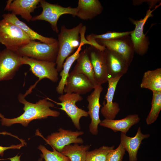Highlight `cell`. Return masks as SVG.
Segmentation results:
<instances>
[{
    "instance_id": "20",
    "label": "cell",
    "mask_w": 161,
    "mask_h": 161,
    "mask_svg": "<svg viewBox=\"0 0 161 161\" xmlns=\"http://www.w3.org/2000/svg\"><path fill=\"white\" fill-rule=\"evenodd\" d=\"M2 16L3 19L19 27L30 37L32 40H37L41 42L48 44H52L57 41V40L55 38L44 36L35 31L12 13L4 14Z\"/></svg>"
},
{
    "instance_id": "4",
    "label": "cell",
    "mask_w": 161,
    "mask_h": 161,
    "mask_svg": "<svg viewBox=\"0 0 161 161\" xmlns=\"http://www.w3.org/2000/svg\"><path fill=\"white\" fill-rule=\"evenodd\" d=\"M58 51V41L52 44L32 40L17 51L21 56L38 60L55 62Z\"/></svg>"
},
{
    "instance_id": "17",
    "label": "cell",
    "mask_w": 161,
    "mask_h": 161,
    "mask_svg": "<svg viewBox=\"0 0 161 161\" xmlns=\"http://www.w3.org/2000/svg\"><path fill=\"white\" fill-rule=\"evenodd\" d=\"M150 136L149 134H143L139 127L135 135L129 137L123 133L120 134V142L126 151L129 154V161H137V155L142 140Z\"/></svg>"
},
{
    "instance_id": "21",
    "label": "cell",
    "mask_w": 161,
    "mask_h": 161,
    "mask_svg": "<svg viewBox=\"0 0 161 161\" xmlns=\"http://www.w3.org/2000/svg\"><path fill=\"white\" fill-rule=\"evenodd\" d=\"M100 44L106 49L115 52L122 56L130 64L133 57L131 47L124 41L118 40H96Z\"/></svg>"
},
{
    "instance_id": "22",
    "label": "cell",
    "mask_w": 161,
    "mask_h": 161,
    "mask_svg": "<svg viewBox=\"0 0 161 161\" xmlns=\"http://www.w3.org/2000/svg\"><path fill=\"white\" fill-rule=\"evenodd\" d=\"M77 60V64L72 71L84 75L95 86L93 70L86 48L80 52Z\"/></svg>"
},
{
    "instance_id": "9",
    "label": "cell",
    "mask_w": 161,
    "mask_h": 161,
    "mask_svg": "<svg viewBox=\"0 0 161 161\" xmlns=\"http://www.w3.org/2000/svg\"><path fill=\"white\" fill-rule=\"evenodd\" d=\"M84 134L82 131H72L60 128L58 132L52 133L47 137L46 141L56 151L61 152L66 146L74 143L82 144L83 140L78 137Z\"/></svg>"
},
{
    "instance_id": "30",
    "label": "cell",
    "mask_w": 161,
    "mask_h": 161,
    "mask_svg": "<svg viewBox=\"0 0 161 161\" xmlns=\"http://www.w3.org/2000/svg\"><path fill=\"white\" fill-rule=\"evenodd\" d=\"M126 151L120 143L118 147L108 154L106 161H122Z\"/></svg>"
},
{
    "instance_id": "23",
    "label": "cell",
    "mask_w": 161,
    "mask_h": 161,
    "mask_svg": "<svg viewBox=\"0 0 161 161\" xmlns=\"http://www.w3.org/2000/svg\"><path fill=\"white\" fill-rule=\"evenodd\" d=\"M140 87L154 91H161V68L148 70L143 76Z\"/></svg>"
},
{
    "instance_id": "7",
    "label": "cell",
    "mask_w": 161,
    "mask_h": 161,
    "mask_svg": "<svg viewBox=\"0 0 161 161\" xmlns=\"http://www.w3.org/2000/svg\"><path fill=\"white\" fill-rule=\"evenodd\" d=\"M46 99L61 106V107L59 109L66 113L77 129H80V118L82 117L89 116L87 112L78 108L76 105L77 102L83 100L80 95L74 93H66L64 95H61L58 97V100L61 103L55 102L48 97Z\"/></svg>"
},
{
    "instance_id": "28",
    "label": "cell",
    "mask_w": 161,
    "mask_h": 161,
    "mask_svg": "<svg viewBox=\"0 0 161 161\" xmlns=\"http://www.w3.org/2000/svg\"><path fill=\"white\" fill-rule=\"evenodd\" d=\"M38 148L42 152V157L45 161H71L68 157L53 148V151H51L44 145H40Z\"/></svg>"
},
{
    "instance_id": "12",
    "label": "cell",
    "mask_w": 161,
    "mask_h": 161,
    "mask_svg": "<svg viewBox=\"0 0 161 161\" xmlns=\"http://www.w3.org/2000/svg\"><path fill=\"white\" fill-rule=\"evenodd\" d=\"M103 88L101 85H96L93 91L87 97L88 102L87 112L91 119L89 125V131L92 134L97 135L98 133V126L101 120L99 117V112L101 106L100 103V94Z\"/></svg>"
},
{
    "instance_id": "29",
    "label": "cell",
    "mask_w": 161,
    "mask_h": 161,
    "mask_svg": "<svg viewBox=\"0 0 161 161\" xmlns=\"http://www.w3.org/2000/svg\"><path fill=\"white\" fill-rule=\"evenodd\" d=\"M131 31L123 32H110L100 35L93 34L89 35L92 38L95 39L111 40L122 38L130 34Z\"/></svg>"
},
{
    "instance_id": "3",
    "label": "cell",
    "mask_w": 161,
    "mask_h": 161,
    "mask_svg": "<svg viewBox=\"0 0 161 161\" xmlns=\"http://www.w3.org/2000/svg\"><path fill=\"white\" fill-rule=\"evenodd\" d=\"M32 40L15 24L3 19L0 20V43L6 49L17 52Z\"/></svg>"
},
{
    "instance_id": "13",
    "label": "cell",
    "mask_w": 161,
    "mask_h": 161,
    "mask_svg": "<svg viewBox=\"0 0 161 161\" xmlns=\"http://www.w3.org/2000/svg\"><path fill=\"white\" fill-rule=\"evenodd\" d=\"M121 78H112L108 76V86L107 92L105 96L106 102H103V106L100 112L105 119H114L120 111L118 103L113 102V99L117 84Z\"/></svg>"
},
{
    "instance_id": "14",
    "label": "cell",
    "mask_w": 161,
    "mask_h": 161,
    "mask_svg": "<svg viewBox=\"0 0 161 161\" xmlns=\"http://www.w3.org/2000/svg\"><path fill=\"white\" fill-rule=\"evenodd\" d=\"M95 86L85 75L72 71L67 78L64 92L84 95L94 89Z\"/></svg>"
},
{
    "instance_id": "11",
    "label": "cell",
    "mask_w": 161,
    "mask_h": 161,
    "mask_svg": "<svg viewBox=\"0 0 161 161\" xmlns=\"http://www.w3.org/2000/svg\"><path fill=\"white\" fill-rule=\"evenodd\" d=\"M155 9L151 10L149 9L144 17L140 20L131 19V22L135 26L134 30L131 31L130 34L131 40L134 50L139 55H143L148 50V40L143 32L144 26L149 18L152 16V13Z\"/></svg>"
},
{
    "instance_id": "27",
    "label": "cell",
    "mask_w": 161,
    "mask_h": 161,
    "mask_svg": "<svg viewBox=\"0 0 161 161\" xmlns=\"http://www.w3.org/2000/svg\"><path fill=\"white\" fill-rule=\"evenodd\" d=\"M114 146H103L98 148L87 152L86 161H106L109 153Z\"/></svg>"
},
{
    "instance_id": "26",
    "label": "cell",
    "mask_w": 161,
    "mask_h": 161,
    "mask_svg": "<svg viewBox=\"0 0 161 161\" xmlns=\"http://www.w3.org/2000/svg\"><path fill=\"white\" fill-rule=\"evenodd\" d=\"M151 109L146 120L148 125H150L157 120L161 110V91L152 92Z\"/></svg>"
},
{
    "instance_id": "18",
    "label": "cell",
    "mask_w": 161,
    "mask_h": 161,
    "mask_svg": "<svg viewBox=\"0 0 161 161\" xmlns=\"http://www.w3.org/2000/svg\"><path fill=\"white\" fill-rule=\"evenodd\" d=\"M140 118L138 114L128 115L125 117L115 120L105 119L101 120L99 125L111 129L114 132L120 131L125 134L133 125L139 123Z\"/></svg>"
},
{
    "instance_id": "31",
    "label": "cell",
    "mask_w": 161,
    "mask_h": 161,
    "mask_svg": "<svg viewBox=\"0 0 161 161\" xmlns=\"http://www.w3.org/2000/svg\"><path fill=\"white\" fill-rule=\"evenodd\" d=\"M0 134H8L6 132H0ZM23 143L17 145H12L11 146L9 147H3L1 146H0V156L1 157H3L4 154V152L5 151L8 149H19L21 148L22 147L23 145Z\"/></svg>"
},
{
    "instance_id": "5",
    "label": "cell",
    "mask_w": 161,
    "mask_h": 161,
    "mask_svg": "<svg viewBox=\"0 0 161 161\" xmlns=\"http://www.w3.org/2000/svg\"><path fill=\"white\" fill-rule=\"evenodd\" d=\"M21 62L23 65H29L32 73L38 78V80L24 94L25 96L30 94L38 83L44 78H47L54 82L58 81V74L55 62L40 61L23 56L21 58Z\"/></svg>"
},
{
    "instance_id": "32",
    "label": "cell",
    "mask_w": 161,
    "mask_h": 161,
    "mask_svg": "<svg viewBox=\"0 0 161 161\" xmlns=\"http://www.w3.org/2000/svg\"><path fill=\"white\" fill-rule=\"evenodd\" d=\"M21 155L18 156L17 155L15 157L8 158V159H9L11 161H21L20 160V157Z\"/></svg>"
},
{
    "instance_id": "10",
    "label": "cell",
    "mask_w": 161,
    "mask_h": 161,
    "mask_svg": "<svg viewBox=\"0 0 161 161\" xmlns=\"http://www.w3.org/2000/svg\"><path fill=\"white\" fill-rule=\"evenodd\" d=\"M86 48L93 67L96 85H102L107 82L108 75L104 51L91 46Z\"/></svg>"
},
{
    "instance_id": "8",
    "label": "cell",
    "mask_w": 161,
    "mask_h": 161,
    "mask_svg": "<svg viewBox=\"0 0 161 161\" xmlns=\"http://www.w3.org/2000/svg\"><path fill=\"white\" fill-rule=\"evenodd\" d=\"M22 56L6 48L0 51V82L12 79L22 65Z\"/></svg>"
},
{
    "instance_id": "19",
    "label": "cell",
    "mask_w": 161,
    "mask_h": 161,
    "mask_svg": "<svg viewBox=\"0 0 161 161\" xmlns=\"http://www.w3.org/2000/svg\"><path fill=\"white\" fill-rule=\"evenodd\" d=\"M76 16L84 20H90L100 14L103 10L98 0H79Z\"/></svg>"
},
{
    "instance_id": "33",
    "label": "cell",
    "mask_w": 161,
    "mask_h": 161,
    "mask_svg": "<svg viewBox=\"0 0 161 161\" xmlns=\"http://www.w3.org/2000/svg\"><path fill=\"white\" fill-rule=\"evenodd\" d=\"M4 117V116L1 113H0V117L1 118Z\"/></svg>"
},
{
    "instance_id": "2",
    "label": "cell",
    "mask_w": 161,
    "mask_h": 161,
    "mask_svg": "<svg viewBox=\"0 0 161 161\" xmlns=\"http://www.w3.org/2000/svg\"><path fill=\"white\" fill-rule=\"evenodd\" d=\"M83 26L82 23H80L71 29L67 28L64 25L61 27L57 40L58 51L55 61L58 72L62 70L66 59L79 46L80 35Z\"/></svg>"
},
{
    "instance_id": "16",
    "label": "cell",
    "mask_w": 161,
    "mask_h": 161,
    "mask_svg": "<svg viewBox=\"0 0 161 161\" xmlns=\"http://www.w3.org/2000/svg\"><path fill=\"white\" fill-rule=\"evenodd\" d=\"M40 0H9L4 10L11 12L16 16H20L22 18L29 22L32 18L31 13L34 12L39 4Z\"/></svg>"
},
{
    "instance_id": "34",
    "label": "cell",
    "mask_w": 161,
    "mask_h": 161,
    "mask_svg": "<svg viewBox=\"0 0 161 161\" xmlns=\"http://www.w3.org/2000/svg\"><path fill=\"white\" fill-rule=\"evenodd\" d=\"M38 161H42V158H40Z\"/></svg>"
},
{
    "instance_id": "24",
    "label": "cell",
    "mask_w": 161,
    "mask_h": 161,
    "mask_svg": "<svg viewBox=\"0 0 161 161\" xmlns=\"http://www.w3.org/2000/svg\"><path fill=\"white\" fill-rule=\"evenodd\" d=\"M83 44L80 43L78 48L73 54L68 57L63 64V69L60 74L61 79L56 87V91L58 93L61 95L63 94L64 89L66 83L67 78L69 74L70 69L75 61L78 58L80 51Z\"/></svg>"
},
{
    "instance_id": "6",
    "label": "cell",
    "mask_w": 161,
    "mask_h": 161,
    "mask_svg": "<svg viewBox=\"0 0 161 161\" xmlns=\"http://www.w3.org/2000/svg\"><path fill=\"white\" fill-rule=\"evenodd\" d=\"M40 7L42 8L41 13L32 17L31 21L43 20L49 23L53 30L58 33L59 32L57 22L60 17L64 14H68L76 16L77 8L70 6L64 7L57 4L49 3L45 0H40Z\"/></svg>"
},
{
    "instance_id": "15",
    "label": "cell",
    "mask_w": 161,
    "mask_h": 161,
    "mask_svg": "<svg viewBox=\"0 0 161 161\" xmlns=\"http://www.w3.org/2000/svg\"><path fill=\"white\" fill-rule=\"evenodd\" d=\"M108 76L121 77L126 74L129 64L120 55L106 48L104 51Z\"/></svg>"
},
{
    "instance_id": "1",
    "label": "cell",
    "mask_w": 161,
    "mask_h": 161,
    "mask_svg": "<svg viewBox=\"0 0 161 161\" xmlns=\"http://www.w3.org/2000/svg\"><path fill=\"white\" fill-rule=\"evenodd\" d=\"M25 96L22 93L18 95V100L24 105V112L20 116L13 118H7L3 117L0 121L2 126H10L13 124L20 123L24 126H27L31 121L36 119H45L49 116L58 117L60 113L51 109L55 105L46 98L41 99L35 103L30 102L25 99Z\"/></svg>"
},
{
    "instance_id": "25",
    "label": "cell",
    "mask_w": 161,
    "mask_h": 161,
    "mask_svg": "<svg viewBox=\"0 0 161 161\" xmlns=\"http://www.w3.org/2000/svg\"><path fill=\"white\" fill-rule=\"evenodd\" d=\"M90 147L89 145L74 143L65 146L61 153L71 161H86V154Z\"/></svg>"
}]
</instances>
